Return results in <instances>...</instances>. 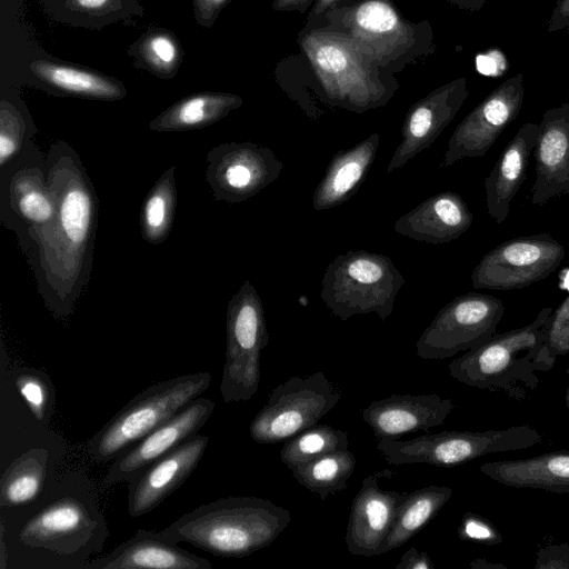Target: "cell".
<instances>
[{
	"label": "cell",
	"mask_w": 569,
	"mask_h": 569,
	"mask_svg": "<svg viewBox=\"0 0 569 569\" xmlns=\"http://www.w3.org/2000/svg\"><path fill=\"white\" fill-rule=\"evenodd\" d=\"M48 182L56 214L26 253L47 308L69 317L89 281L99 201L74 149L56 141L47 153Z\"/></svg>",
	"instance_id": "cell-1"
},
{
	"label": "cell",
	"mask_w": 569,
	"mask_h": 569,
	"mask_svg": "<svg viewBox=\"0 0 569 569\" xmlns=\"http://www.w3.org/2000/svg\"><path fill=\"white\" fill-rule=\"evenodd\" d=\"M68 480L53 490L52 496H41V503L21 520L16 539L21 556L29 567L82 568L87 558L98 552L107 537L108 528L94 499L84 489Z\"/></svg>",
	"instance_id": "cell-2"
},
{
	"label": "cell",
	"mask_w": 569,
	"mask_h": 569,
	"mask_svg": "<svg viewBox=\"0 0 569 569\" xmlns=\"http://www.w3.org/2000/svg\"><path fill=\"white\" fill-rule=\"evenodd\" d=\"M288 509L259 497H227L199 506L160 532L224 558L249 556L270 546L289 526Z\"/></svg>",
	"instance_id": "cell-3"
},
{
	"label": "cell",
	"mask_w": 569,
	"mask_h": 569,
	"mask_svg": "<svg viewBox=\"0 0 569 569\" xmlns=\"http://www.w3.org/2000/svg\"><path fill=\"white\" fill-rule=\"evenodd\" d=\"M297 41L331 108L363 113L386 106L399 88L393 73L345 34L303 27Z\"/></svg>",
	"instance_id": "cell-4"
},
{
	"label": "cell",
	"mask_w": 569,
	"mask_h": 569,
	"mask_svg": "<svg viewBox=\"0 0 569 569\" xmlns=\"http://www.w3.org/2000/svg\"><path fill=\"white\" fill-rule=\"evenodd\" d=\"M552 311L545 307L529 325L496 333L466 351L448 365L450 376L469 387L525 399L537 389L538 372L555 366L545 346L546 323Z\"/></svg>",
	"instance_id": "cell-5"
},
{
	"label": "cell",
	"mask_w": 569,
	"mask_h": 569,
	"mask_svg": "<svg viewBox=\"0 0 569 569\" xmlns=\"http://www.w3.org/2000/svg\"><path fill=\"white\" fill-rule=\"evenodd\" d=\"M305 27L345 34L393 74L423 62L436 51L430 22L410 21L392 0H351Z\"/></svg>",
	"instance_id": "cell-6"
},
{
	"label": "cell",
	"mask_w": 569,
	"mask_h": 569,
	"mask_svg": "<svg viewBox=\"0 0 569 569\" xmlns=\"http://www.w3.org/2000/svg\"><path fill=\"white\" fill-rule=\"evenodd\" d=\"M210 382L209 372H197L143 389L89 440L90 458L96 463L114 460L197 399Z\"/></svg>",
	"instance_id": "cell-7"
},
{
	"label": "cell",
	"mask_w": 569,
	"mask_h": 569,
	"mask_svg": "<svg viewBox=\"0 0 569 569\" xmlns=\"http://www.w3.org/2000/svg\"><path fill=\"white\" fill-rule=\"evenodd\" d=\"M405 282L388 256L350 250L337 256L325 269L320 297L340 320L375 312L385 321Z\"/></svg>",
	"instance_id": "cell-8"
},
{
	"label": "cell",
	"mask_w": 569,
	"mask_h": 569,
	"mask_svg": "<svg viewBox=\"0 0 569 569\" xmlns=\"http://www.w3.org/2000/svg\"><path fill=\"white\" fill-rule=\"evenodd\" d=\"M269 333L263 305L246 280L227 306V348L220 393L224 402L250 400L258 391L261 352Z\"/></svg>",
	"instance_id": "cell-9"
},
{
	"label": "cell",
	"mask_w": 569,
	"mask_h": 569,
	"mask_svg": "<svg viewBox=\"0 0 569 569\" xmlns=\"http://www.w3.org/2000/svg\"><path fill=\"white\" fill-rule=\"evenodd\" d=\"M47 173V154L34 141L0 169V221L16 233L24 253L56 214Z\"/></svg>",
	"instance_id": "cell-10"
},
{
	"label": "cell",
	"mask_w": 569,
	"mask_h": 569,
	"mask_svg": "<svg viewBox=\"0 0 569 569\" xmlns=\"http://www.w3.org/2000/svg\"><path fill=\"white\" fill-rule=\"evenodd\" d=\"M341 396V389L321 371L295 376L269 392L249 426L250 437L261 445L286 441L318 425Z\"/></svg>",
	"instance_id": "cell-11"
},
{
	"label": "cell",
	"mask_w": 569,
	"mask_h": 569,
	"mask_svg": "<svg viewBox=\"0 0 569 569\" xmlns=\"http://www.w3.org/2000/svg\"><path fill=\"white\" fill-rule=\"evenodd\" d=\"M505 306L491 295L469 292L443 306L416 343L417 356L442 360L475 349L497 333Z\"/></svg>",
	"instance_id": "cell-12"
},
{
	"label": "cell",
	"mask_w": 569,
	"mask_h": 569,
	"mask_svg": "<svg viewBox=\"0 0 569 569\" xmlns=\"http://www.w3.org/2000/svg\"><path fill=\"white\" fill-rule=\"evenodd\" d=\"M565 248L547 232L520 236L488 251L475 267V289L515 290L546 279L560 266Z\"/></svg>",
	"instance_id": "cell-13"
},
{
	"label": "cell",
	"mask_w": 569,
	"mask_h": 569,
	"mask_svg": "<svg viewBox=\"0 0 569 569\" xmlns=\"http://www.w3.org/2000/svg\"><path fill=\"white\" fill-rule=\"evenodd\" d=\"M206 162L204 178L213 198L228 203L252 198L283 169L270 148L249 141L216 146L207 153Z\"/></svg>",
	"instance_id": "cell-14"
},
{
	"label": "cell",
	"mask_w": 569,
	"mask_h": 569,
	"mask_svg": "<svg viewBox=\"0 0 569 569\" xmlns=\"http://www.w3.org/2000/svg\"><path fill=\"white\" fill-rule=\"evenodd\" d=\"M525 98L523 76L518 73L499 84L457 126L440 167L463 158L483 157L501 132L518 117Z\"/></svg>",
	"instance_id": "cell-15"
},
{
	"label": "cell",
	"mask_w": 569,
	"mask_h": 569,
	"mask_svg": "<svg viewBox=\"0 0 569 569\" xmlns=\"http://www.w3.org/2000/svg\"><path fill=\"white\" fill-rule=\"evenodd\" d=\"M214 406L209 398L198 397L191 401L116 458L102 479V487L129 482L156 460L197 435L212 415Z\"/></svg>",
	"instance_id": "cell-16"
},
{
	"label": "cell",
	"mask_w": 569,
	"mask_h": 569,
	"mask_svg": "<svg viewBox=\"0 0 569 569\" xmlns=\"http://www.w3.org/2000/svg\"><path fill=\"white\" fill-rule=\"evenodd\" d=\"M468 96L467 79L458 78L415 102L405 117L401 141L387 166V174L429 148L453 120Z\"/></svg>",
	"instance_id": "cell-17"
},
{
	"label": "cell",
	"mask_w": 569,
	"mask_h": 569,
	"mask_svg": "<svg viewBox=\"0 0 569 569\" xmlns=\"http://www.w3.org/2000/svg\"><path fill=\"white\" fill-rule=\"evenodd\" d=\"M209 438L194 435L128 482V512L138 518L179 489L198 467Z\"/></svg>",
	"instance_id": "cell-18"
},
{
	"label": "cell",
	"mask_w": 569,
	"mask_h": 569,
	"mask_svg": "<svg viewBox=\"0 0 569 569\" xmlns=\"http://www.w3.org/2000/svg\"><path fill=\"white\" fill-rule=\"evenodd\" d=\"M388 471L365 478L352 501L346 533L350 555H379V548L392 528L398 509L408 492L383 490L379 487L380 478Z\"/></svg>",
	"instance_id": "cell-19"
},
{
	"label": "cell",
	"mask_w": 569,
	"mask_h": 569,
	"mask_svg": "<svg viewBox=\"0 0 569 569\" xmlns=\"http://www.w3.org/2000/svg\"><path fill=\"white\" fill-rule=\"evenodd\" d=\"M536 179L531 203L569 194V101L545 111L535 148Z\"/></svg>",
	"instance_id": "cell-20"
},
{
	"label": "cell",
	"mask_w": 569,
	"mask_h": 569,
	"mask_svg": "<svg viewBox=\"0 0 569 569\" xmlns=\"http://www.w3.org/2000/svg\"><path fill=\"white\" fill-rule=\"evenodd\" d=\"M453 408L451 399L437 395L393 393L370 402L362 419L377 439L398 440L405 433L441 426Z\"/></svg>",
	"instance_id": "cell-21"
},
{
	"label": "cell",
	"mask_w": 569,
	"mask_h": 569,
	"mask_svg": "<svg viewBox=\"0 0 569 569\" xmlns=\"http://www.w3.org/2000/svg\"><path fill=\"white\" fill-rule=\"evenodd\" d=\"M26 83L53 96L98 101H119L127 89L118 78L100 71L46 57L27 66Z\"/></svg>",
	"instance_id": "cell-22"
},
{
	"label": "cell",
	"mask_w": 569,
	"mask_h": 569,
	"mask_svg": "<svg viewBox=\"0 0 569 569\" xmlns=\"http://www.w3.org/2000/svg\"><path fill=\"white\" fill-rule=\"evenodd\" d=\"M211 569L209 560L191 553L157 531L140 529L111 552L82 569Z\"/></svg>",
	"instance_id": "cell-23"
},
{
	"label": "cell",
	"mask_w": 569,
	"mask_h": 569,
	"mask_svg": "<svg viewBox=\"0 0 569 569\" xmlns=\"http://www.w3.org/2000/svg\"><path fill=\"white\" fill-rule=\"evenodd\" d=\"M472 220L473 216L460 194L442 191L402 214L393 229L417 241L441 244L462 236L471 227Z\"/></svg>",
	"instance_id": "cell-24"
},
{
	"label": "cell",
	"mask_w": 569,
	"mask_h": 569,
	"mask_svg": "<svg viewBox=\"0 0 569 569\" xmlns=\"http://www.w3.org/2000/svg\"><path fill=\"white\" fill-rule=\"evenodd\" d=\"M538 133L537 123L520 127L485 179L487 211L498 224L507 219L510 203L526 180Z\"/></svg>",
	"instance_id": "cell-25"
},
{
	"label": "cell",
	"mask_w": 569,
	"mask_h": 569,
	"mask_svg": "<svg viewBox=\"0 0 569 569\" xmlns=\"http://www.w3.org/2000/svg\"><path fill=\"white\" fill-rule=\"evenodd\" d=\"M379 144L380 134L373 132L356 146L335 153L313 191V209L322 211L348 201L366 179Z\"/></svg>",
	"instance_id": "cell-26"
},
{
	"label": "cell",
	"mask_w": 569,
	"mask_h": 569,
	"mask_svg": "<svg viewBox=\"0 0 569 569\" xmlns=\"http://www.w3.org/2000/svg\"><path fill=\"white\" fill-rule=\"evenodd\" d=\"M480 471L508 487L569 495V450L487 462L480 466Z\"/></svg>",
	"instance_id": "cell-27"
},
{
	"label": "cell",
	"mask_w": 569,
	"mask_h": 569,
	"mask_svg": "<svg viewBox=\"0 0 569 569\" xmlns=\"http://www.w3.org/2000/svg\"><path fill=\"white\" fill-rule=\"evenodd\" d=\"M243 100L229 92H198L176 101L149 123L156 132H180L209 127L231 111L240 108Z\"/></svg>",
	"instance_id": "cell-28"
},
{
	"label": "cell",
	"mask_w": 569,
	"mask_h": 569,
	"mask_svg": "<svg viewBox=\"0 0 569 569\" xmlns=\"http://www.w3.org/2000/svg\"><path fill=\"white\" fill-rule=\"evenodd\" d=\"M144 0H38L54 21L90 30L122 22L133 24L143 16Z\"/></svg>",
	"instance_id": "cell-29"
},
{
	"label": "cell",
	"mask_w": 569,
	"mask_h": 569,
	"mask_svg": "<svg viewBox=\"0 0 569 569\" xmlns=\"http://www.w3.org/2000/svg\"><path fill=\"white\" fill-rule=\"evenodd\" d=\"M452 489L446 486H428L407 493L379 555L401 547L416 536L449 501Z\"/></svg>",
	"instance_id": "cell-30"
},
{
	"label": "cell",
	"mask_w": 569,
	"mask_h": 569,
	"mask_svg": "<svg viewBox=\"0 0 569 569\" xmlns=\"http://www.w3.org/2000/svg\"><path fill=\"white\" fill-rule=\"evenodd\" d=\"M127 54L134 68L161 80H172L182 64L184 50L173 31L150 26L128 47Z\"/></svg>",
	"instance_id": "cell-31"
},
{
	"label": "cell",
	"mask_w": 569,
	"mask_h": 569,
	"mask_svg": "<svg viewBox=\"0 0 569 569\" xmlns=\"http://www.w3.org/2000/svg\"><path fill=\"white\" fill-rule=\"evenodd\" d=\"M48 459V450L32 448L9 465L0 479L1 508L22 507L42 495Z\"/></svg>",
	"instance_id": "cell-32"
},
{
	"label": "cell",
	"mask_w": 569,
	"mask_h": 569,
	"mask_svg": "<svg viewBox=\"0 0 569 569\" xmlns=\"http://www.w3.org/2000/svg\"><path fill=\"white\" fill-rule=\"evenodd\" d=\"M176 166L168 168L147 193L140 212V231L149 244L164 242L177 210Z\"/></svg>",
	"instance_id": "cell-33"
},
{
	"label": "cell",
	"mask_w": 569,
	"mask_h": 569,
	"mask_svg": "<svg viewBox=\"0 0 569 569\" xmlns=\"http://www.w3.org/2000/svg\"><path fill=\"white\" fill-rule=\"evenodd\" d=\"M356 463L355 455L346 449L329 452L290 471L298 483L325 500L347 488Z\"/></svg>",
	"instance_id": "cell-34"
},
{
	"label": "cell",
	"mask_w": 569,
	"mask_h": 569,
	"mask_svg": "<svg viewBox=\"0 0 569 569\" xmlns=\"http://www.w3.org/2000/svg\"><path fill=\"white\" fill-rule=\"evenodd\" d=\"M37 127L22 98L11 88L0 94V169L33 142Z\"/></svg>",
	"instance_id": "cell-35"
},
{
	"label": "cell",
	"mask_w": 569,
	"mask_h": 569,
	"mask_svg": "<svg viewBox=\"0 0 569 569\" xmlns=\"http://www.w3.org/2000/svg\"><path fill=\"white\" fill-rule=\"evenodd\" d=\"M348 449V433L329 425H316L286 440L280 459L289 470L329 452Z\"/></svg>",
	"instance_id": "cell-36"
},
{
	"label": "cell",
	"mask_w": 569,
	"mask_h": 569,
	"mask_svg": "<svg viewBox=\"0 0 569 569\" xmlns=\"http://www.w3.org/2000/svg\"><path fill=\"white\" fill-rule=\"evenodd\" d=\"M13 382L34 418L42 425H48L56 400L50 377L39 369L21 367L13 372Z\"/></svg>",
	"instance_id": "cell-37"
},
{
	"label": "cell",
	"mask_w": 569,
	"mask_h": 569,
	"mask_svg": "<svg viewBox=\"0 0 569 569\" xmlns=\"http://www.w3.org/2000/svg\"><path fill=\"white\" fill-rule=\"evenodd\" d=\"M545 346L556 362L569 353V295L553 309L546 323Z\"/></svg>",
	"instance_id": "cell-38"
},
{
	"label": "cell",
	"mask_w": 569,
	"mask_h": 569,
	"mask_svg": "<svg viewBox=\"0 0 569 569\" xmlns=\"http://www.w3.org/2000/svg\"><path fill=\"white\" fill-rule=\"evenodd\" d=\"M458 536L460 540L472 541L486 546H496L502 542V536L495 525L485 517L466 512L461 519Z\"/></svg>",
	"instance_id": "cell-39"
},
{
	"label": "cell",
	"mask_w": 569,
	"mask_h": 569,
	"mask_svg": "<svg viewBox=\"0 0 569 569\" xmlns=\"http://www.w3.org/2000/svg\"><path fill=\"white\" fill-rule=\"evenodd\" d=\"M535 569H569V543L540 548L536 553Z\"/></svg>",
	"instance_id": "cell-40"
},
{
	"label": "cell",
	"mask_w": 569,
	"mask_h": 569,
	"mask_svg": "<svg viewBox=\"0 0 569 569\" xmlns=\"http://www.w3.org/2000/svg\"><path fill=\"white\" fill-rule=\"evenodd\" d=\"M231 0H192L196 22L203 28H211L222 9Z\"/></svg>",
	"instance_id": "cell-41"
},
{
	"label": "cell",
	"mask_w": 569,
	"mask_h": 569,
	"mask_svg": "<svg viewBox=\"0 0 569 569\" xmlns=\"http://www.w3.org/2000/svg\"><path fill=\"white\" fill-rule=\"evenodd\" d=\"M477 69L480 73L498 77L505 72L508 66L506 57L499 50H490L477 57Z\"/></svg>",
	"instance_id": "cell-42"
},
{
	"label": "cell",
	"mask_w": 569,
	"mask_h": 569,
	"mask_svg": "<svg viewBox=\"0 0 569 569\" xmlns=\"http://www.w3.org/2000/svg\"><path fill=\"white\" fill-rule=\"evenodd\" d=\"M432 559L426 551H418L415 547L408 549L396 565V569H433Z\"/></svg>",
	"instance_id": "cell-43"
},
{
	"label": "cell",
	"mask_w": 569,
	"mask_h": 569,
	"mask_svg": "<svg viewBox=\"0 0 569 569\" xmlns=\"http://www.w3.org/2000/svg\"><path fill=\"white\" fill-rule=\"evenodd\" d=\"M563 29H569V0H558L548 23L549 32Z\"/></svg>",
	"instance_id": "cell-44"
},
{
	"label": "cell",
	"mask_w": 569,
	"mask_h": 569,
	"mask_svg": "<svg viewBox=\"0 0 569 569\" xmlns=\"http://www.w3.org/2000/svg\"><path fill=\"white\" fill-rule=\"evenodd\" d=\"M315 0H273L271 8L280 12H299L305 13L311 8Z\"/></svg>",
	"instance_id": "cell-45"
},
{
	"label": "cell",
	"mask_w": 569,
	"mask_h": 569,
	"mask_svg": "<svg viewBox=\"0 0 569 569\" xmlns=\"http://www.w3.org/2000/svg\"><path fill=\"white\" fill-rule=\"evenodd\" d=\"M350 1L351 0H315L308 13L307 22L313 21L326 12Z\"/></svg>",
	"instance_id": "cell-46"
},
{
	"label": "cell",
	"mask_w": 569,
	"mask_h": 569,
	"mask_svg": "<svg viewBox=\"0 0 569 569\" xmlns=\"http://www.w3.org/2000/svg\"><path fill=\"white\" fill-rule=\"evenodd\" d=\"M461 10L479 11L488 2V0H445Z\"/></svg>",
	"instance_id": "cell-47"
},
{
	"label": "cell",
	"mask_w": 569,
	"mask_h": 569,
	"mask_svg": "<svg viewBox=\"0 0 569 569\" xmlns=\"http://www.w3.org/2000/svg\"><path fill=\"white\" fill-rule=\"evenodd\" d=\"M470 568L472 569H506L507 567L502 563H496L488 561L487 559H475L470 562Z\"/></svg>",
	"instance_id": "cell-48"
},
{
	"label": "cell",
	"mask_w": 569,
	"mask_h": 569,
	"mask_svg": "<svg viewBox=\"0 0 569 569\" xmlns=\"http://www.w3.org/2000/svg\"><path fill=\"white\" fill-rule=\"evenodd\" d=\"M565 402H566L567 408L569 409V387H568L567 392H566Z\"/></svg>",
	"instance_id": "cell-49"
}]
</instances>
